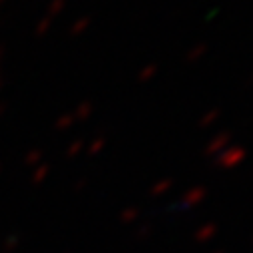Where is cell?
<instances>
[{"mask_svg":"<svg viewBox=\"0 0 253 253\" xmlns=\"http://www.w3.org/2000/svg\"><path fill=\"white\" fill-rule=\"evenodd\" d=\"M156 74H158V64H146L138 74V82L140 84H148V82H152L156 78Z\"/></svg>","mask_w":253,"mask_h":253,"instance_id":"2","label":"cell"},{"mask_svg":"<svg viewBox=\"0 0 253 253\" xmlns=\"http://www.w3.org/2000/svg\"><path fill=\"white\" fill-rule=\"evenodd\" d=\"M206 54H208V46H206L204 42H198V44H194L192 48L187 50V54H185V62H187V64H196V62H200Z\"/></svg>","mask_w":253,"mask_h":253,"instance_id":"1","label":"cell"},{"mask_svg":"<svg viewBox=\"0 0 253 253\" xmlns=\"http://www.w3.org/2000/svg\"><path fill=\"white\" fill-rule=\"evenodd\" d=\"M243 158V150L241 148H233V150H229V152H225L223 154V162H237V160H241Z\"/></svg>","mask_w":253,"mask_h":253,"instance_id":"6","label":"cell"},{"mask_svg":"<svg viewBox=\"0 0 253 253\" xmlns=\"http://www.w3.org/2000/svg\"><path fill=\"white\" fill-rule=\"evenodd\" d=\"M219 116H221V110L219 108H211L200 118V126L202 128H208V126H211V124H215L219 120Z\"/></svg>","mask_w":253,"mask_h":253,"instance_id":"3","label":"cell"},{"mask_svg":"<svg viewBox=\"0 0 253 253\" xmlns=\"http://www.w3.org/2000/svg\"><path fill=\"white\" fill-rule=\"evenodd\" d=\"M90 114H92V106H90V102H84V104H80L78 110L74 112V120H76V118H78V120H86Z\"/></svg>","mask_w":253,"mask_h":253,"instance_id":"5","label":"cell"},{"mask_svg":"<svg viewBox=\"0 0 253 253\" xmlns=\"http://www.w3.org/2000/svg\"><path fill=\"white\" fill-rule=\"evenodd\" d=\"M88 26H90V18H80L78 22H74V26H72V34H80V32H84Z\"/></svg>","mask_w":253,"mask_h":253,"instance_id":"7","label":"cell"},{"mask_svg":"<svg viewBox=\"0 0 253 253\" xmlns=\"http://www.w3.org/2000/svg\"><path fill=\"white\" fill-rule=\"evenodd\" d=\"M227 142H229V134H227V132H223V134H217V136H215V138L210 142V146H208V152H210V154H211V152H219V150H221V148H223Z\"/></svg>","mask_w":253,"mask_h":253,"instance_id":"4","label":"cell"}]
</instances>
